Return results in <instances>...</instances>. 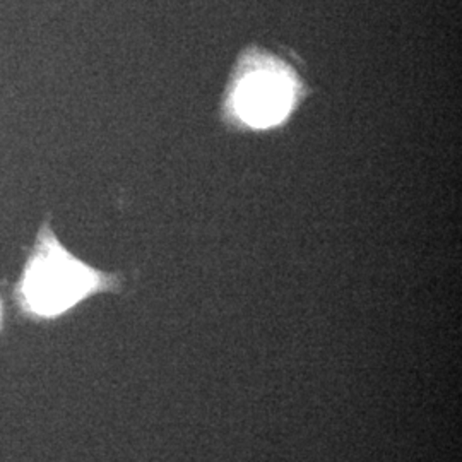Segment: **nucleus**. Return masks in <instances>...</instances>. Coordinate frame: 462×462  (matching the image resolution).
I'll list each match as a JSON object with an SVG mask.
<instances>
[{"label": "nucleus", "mask_w": 462, "mask_h": 462, "mask_svg": "<svg viewBox=\"0 0 462 462\" xmlns=\"http://www.w3.org/2000/svg\"><path fill=\"white\" fill-rule=\"evenodd\" d=\"M120 278L103 273L67 250L43 226L14 288L19 314L33 322L55 320L88 298L118 291Z\"/></svg>", "instance_id": "1"}, {"label": "nucleus", "mask_w": 462, "mask_h": 462, "mask_svg": "<svg viewBox=\"0 0 462 462\" xmlns=\"http://www.w3.org/2000/svg\"><path fill=\"white\" fill-rule=\"evenodd\" d=\"M295 86L288 70L267 62L245 72L233 93V106L240 120L265 129L280 124L291 112Z\"/></svg>", "instance_id": "2"}, {"label": "nucleus", "mask_w": 462, "mask_h": 462, "mask_svg": "<svg viewBox=\"0 0 462 462\" xmlns=\"http://www.w3.org/2000/svg\"><path fill=\"white\" fill-rule=\"evenodd\" d=\"M0 326H2V303H0Z\"/></svg>", "instance_id": "3"}]
</instances>
